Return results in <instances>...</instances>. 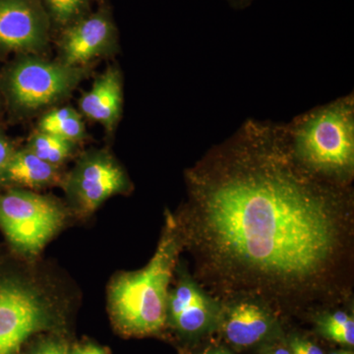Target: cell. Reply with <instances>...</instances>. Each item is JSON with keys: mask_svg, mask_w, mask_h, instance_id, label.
Masks as SVG:
<instances>
[{"mask_svg": "<svg viewBox=\"0 0 354 354\" xmlns=\"http://www.w3.org/2000/svg\"><path fill=\"white\" fill-rule=\"evenodd\" d=\"M187 180L198 239L230 276L288 290L334 260L344 185L295 160L285 125L247 120Z\"/></svg>", "mask_w": 354, "mask_h": 354, "instance_id": "1", "label": "cell"}, {"mask_svg": "<svg viewBox=\"0 0 354 354\" xmlns=\"http://www.w3.org/2000/svg\"><path fill=\"white\" fill-rule=\"evenodd\" d=\"M171 216L150 263L144 269L114 277L109 288V310L121 334L145 335L162 329L167 318L169 281L178 252Z\"/></svg>", "mask_w": 354, "mask_h": 354, "instance_id": "2", "label": "cell"}, {"mask_svg": "<svg viewBox=\"0 0 354 354\" xmlns=\"http://www.w3.org/2000/svg\"><path fill=\"white\" fill-rule=\"evenodd\" d=\"M291 153L304 169L344 185L354 164L353 95L297 116L285 125Z\"/></svg>", "mask_w": 354, "mask_h": 354, "instance_id": "3", "label": "cell"}, {"mask_svg": "<svg viewBox=\"0 0 354 354\" xmlns=\"http://www.w3.org/2000/svg\"><path fill=\"white\" fill-rule=\"evenodd\" d=\"M64 300L39 274L0 270V354H19L30 339L64 324Z\"/></svg>", "mask_w": 354, "mask_h": 354, "instance_id": "4", "label": "cell"}, {"mask_svg": "<svg viewBox=\"0 0 354 354\" xmlns=\"http://www.w3.org/2000/svg\"><path fill=\"white\" fill-rule=\"evenodd\" d=\"M66 218V209L53 198L22 189L0 193V228L23 257L39 255Z\"/></svg>", "mask_w": 354, "mask_h": 354, "instance_id": "5", "label": "cell"}, {"mask_svg": "<svg viewBox=\"0 0 354 354\" xmlns=\"http://www.w3.org/2000/svg\"><path fill=\"white\" fill-rule=\"evenodd\" d=\"M84 75L83 67L27 57L7 70L3 90L12 109L31 113L64 100Z\"/></svg>", "mask_w": 354, "mask_h": 354, "instance_id": "6", "label": "cell"}, {"mask_svg": "<svg viewBox=\"0 0 354 354\" xmlns=\"http://www.w3.org/2000/svg\"><path fill=\"white\" fill-rule=\"evenodd\" d=\"M62 183L70 204L82 216L94 213L109 198L129 186L127 174L106 151L85 153Z\"/></svg>", "mask_w": 354, "mask_h": 354, "instance_id": "7", "label": "cell"}, {"mask_svg": "<svg viewBox=\"0 0 354 354\" xmlns=\"http://www.w3.org/2000/svg\"><path fill=\"white\" fill-rule=\"evenodd\" d=\"M50 22L41 0H0V51L43 50L50 38Z\"/></svg>", "mask_w": 354, "mask_h": 354, "instance_id": "8", "label": "cell"}, {"mask_svg": "<svg viewBox=\"0 0 354 354\" xmlns=\"http://www.w3.org/2000/svg\"><path fill=\"white\" fill-rule=\"evenodd\" d=\"M116 29L106 9L87 14L64 28L60 41L62 64L83 67L113 48Z\"/></svg>", "mask_w": 354, "mask_h": 354, "instance_id": "9", "label": "cell"}, {"mask_svg": "<svg viewBox=\"0 0 354 354\" xmlns=\"http://www.w3.org/2000/svg\"><path fill=\"white\" fill-rule=\"evenodd\" d=\"M123 106V85L120 70L109 68L93 84L80 100V109L91 120L113 131Z\"/></svg>", "mask_w": 354, "mask_h": 354, "instance_id": "10", "label": "cell"}, {"mask_svg": "<svg viewBox=\"0 0 354 354\" xmlns=\"http://www.w3.org/2000/svg\"><path fill=\"white\" fill-rule=\"evenodd\" d=\"M167 315L172 325L184 334H197L213 320V307L196 286L180 283L167 299Z\"/></svg>", "mask_w": 354, "mask_h": 354, "instance_id": "11", "label": "cell"}, {"mask_svg": "<svg viewBox=\"0 0 354 354\" xmlns=\"http://www.w3.org/2000/svg\"><path fill=\"white\" fill-rule=\"evenodd\" d=\"M62 181L59 167L44 162L27 148L15 150L0 176L2 185L31 189L55 185Z\"/></svg>", "mask_w": 354, "mask_h": 354, "instance_id": "12", "label": "cell"}, {"mask_svg": "<svg viewBox=\"0 0 354 354\" xmlns=\"http://www.w3.org/2000/svg\"><path fill=\"white\" fill-rule=\"evenodd\" d=\"M271 328L270 317L264 310L252 304H241L228 313L225 334L228 342L237 346H250L268 335Z\"/></svg>", "mask_w": 354, "mask_h": 354, "instance_id": "13", "label": "cell"}, {"mask_svg": "<svg viewBox=\"0 0 354 354\" xmlns=\"http://www.w3.org/2000/svg\"><path fill=\"white\" fill-rule=\"evenodd\" d=\"M39 131L55 135L73 143L82 140L86 135L82 116L69 106L55 109L44 115L39 123Z\"/></svg>", "mask_w": 354, "mask_h": 354, "instance_id": "14", "label": "cell"}, {"mask_svg": "<svg viewBox=\"0 0 354 354\" xmlns=\"http://www.w3.org/2000/svg\"><path fill=\"white\" fill-rule=\"evenodd\" d=\"M74 144L55 135L38 131L32 135L26 148L44 162L59 167L71 155Z\"/></svg>", "mask_w": 354, "mask_h": 354, "instance_id": "15", "label": "cell"}, {"mask_svg": "<svg viewBox=\"0 0 354 354\" xmlns=\"http://www.w3.org/2000/svg\"><path fill=\"white\" fill-rule=\"evenodd\" d=\"M51 22L66 28L87 15L92 0H41Z\"/></svg>", "mask_w": 354, "mask_h": 354, "instance_id": "16", "label": "cell"}, {"mask_svg": "<svg viewBox=\"0 0 354 354\" xmlns=\"http://www.w3.org/2000/svg\"><path fill=\"white\" fill-rule=\"evenodd\" d=\"M321 333L328 339L353 346L354 344V321L344 312H335L320 322Z\"/></svg>", "mask_w": 354, "mask_h": 354, "instance_id": "17", "label": "cell"}, {"mask_svg": "<svg viewBox=\"0 0 354 354\" xmlns=\"http://www.w3.org/2000/svg\"><path fill=\"white\" fill-rule=\"evenodd\" d=\"M71 348L62 337L57 334L43 335L32 342L28 354H70Z\"/></svg>", "mask_w": 354, "mask_h": 354, "instance_id": "18", "label": "cell"}, {"mask_svg": "<svg viewBox=\"0 0 354 354\" xmlns=\"http://www.w3.org/2000/svg\"><path fill=\"white\" fill-rule=\"evenodd\" d=\"M15 149L4 133L0 130V176L4 171L9 160L12 158Z\"/></svg>", "mask_w": 354, "mask_h": 354, "instance_id": "19", "label": "cell"}, {"mask_svg": "<svg viewBox=\"0 0 354 354\" xmlns=\"http://www.w3.org/2000/svg\"><path fill=\"white\" fill-rule=\"evenodd\" d=\"M290 348L292 354H324L315 344L299 337H295L290 342Z\"/></svg>", "mask_w": 354, "mask_h": 354, "instance_id": "20", "label": "cell"}, {"mask_svg": "<svg viewBox=\"0 0 354 354\" xmlns=\"http://www.w3.org/2000/svg\"><path fill=\"white\" fill-rule=\"evenodd\" d=\"M70 354H106V351L97 344L86 342V344H77L72 348Z\"/></svg>", "mask_w": 354, "mask_h": 354, "instance_id": "21", "label": "cell"}, {"mask_svg": "<svg viewBox=\"0 0 354 354\" xmlns=\"http://www.w3.org/2000/svg\"><path fill=\"white\" fill-rule=\"evenodd\" d=\"M225 1H227L232 8L241 10V9L247 8V7L250 6L255 0H225Z\"/></svg>", "mask_w": 354, "mask_h": 354, "instance_id": "22", "label": "cell"}, {"mask_svg": "<svg viewBox=\"0 0 354 354\" xmlns=\"http://www.w3.org/2000/svg\"><path fill=\"white\" fill-rule=\"evenodd\" d=\"M269 354H292L291 351H288V349L285 348H279L277 351H272V353Z\"/></svg>", "mask_w": 354, "mask_h": 354, "instance_id": "23", "label": "cell"}, {"mask_svg": "<svg viewBox=\"0 0 354 354\" xmlns=\"http://www.w3.org/2000/svg\"><path fill=\"white\" fill-rule=\"evenodd\" d=\"M208 354H230L227 351H223V349H216V351H211Z\"/></svg>", "mask_w": 354, "mask_h": 354, "instance_id": "24", "label": "cell"}, {"mask_svg": "<svg viewBox=\"0 0 354 354\" xmlns=\"http://www.w3.org/2000/svg\"><path fill=\"white\" fill-rule=\"evenodd\" d=\"M330 354H353V353H349V351H337V353H333Z\"/></svg>", "mask_w": 354, "mask_h": 354, "instance_id": "25", "label": "cell"}]
</instances>
